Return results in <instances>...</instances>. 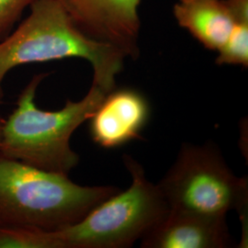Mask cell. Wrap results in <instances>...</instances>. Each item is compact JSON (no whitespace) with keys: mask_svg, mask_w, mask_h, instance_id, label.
Returning a JSON list of instances; mask_svg holds the SVG:
<instances>
[{"mask_svg":"<svg viewBox=\"0 0 248 248\" xmlns=\"http://www.w3.org/2000/svg\"><path fill=\"white\" fill-rule=\"evenodd\" d=\"M157 186L172 211L226 218L248 207V179L232 173L214 142L182 144Z\"/></svg>","mask_w":248,"mask_h":248,"instance_id":"5b68a950","label":"cell"},{"mask_svg":"<svg viewBox=\"0 0 248 248\" xmlns=\"http://www.w3.org/2000/svg\"><path fill=\"white\" fill-rule=\"evenodd\" d=\"M120 189L81 186L0 152V227L57 231L79 222Z\"/></svg>","mask_w":248,"mask_h":248,"instance_id":"7a4b0ae2","label":"cell"},{"mask_svg":"<svg viewBox=\"0 0 248 248\" xmlns=\"http://www.w3.org/2000/svg\"><path fill=\"white\" fill-rule=\"evenodd\" d=\"M124 163L131 186L99 202L79 222L53 231L56 248H131L167 216L169 204L142 165L128 155Z\"/></svg>","mask_w":248,"mask_h":248,"instance_id":"277c9868","label":"cell"},{"mask_svg":"<svg viewBox=\"0 0 248 248\" xmlns=\"http://www.w3.org/2000/svg\"><path fill=\"white\" fill-rule=\"evenodd\" d=\"M0 103H1V99H0ZM4 121H5V119L2 117L1 113H0V134H1V130H2V126L4 124Z\"/></svg>","mask_w":248,"mask_h":248,"instance_id":"7c38bea8","label":"cell"},{"mask_svg":"<svg viewBox=\"0 0 248 248\" xmlns=\"http://www.w3.org/2000/svg\"><path fill=\"white\" fill-rule=\"evenodd\" d=\"M81 32L136 59L141 0H59Z\"/></svg>","mask_w":248,"mask_h":248,"instance_id":"8992f818","label":"cell"},{"mask_svg":"<svg viewBox=\"0 0 248 248\" xmlns=\"http://www.w3.org/2000/svg\"><path fill=\"white\" fill-rule=\"evenodd\" d=\"M66 58L88 61L93 68L92 84L108 93L115 89L126 57L115 47L81 32L59 0H37L29 16L0 41V99L2 82L13 68Z\"/></svg>","mask_w":248,"mask_h":248,"instance_id":"6da1fadb","label":"cell"},{"mask_svg":"<svg viewBox=\"0 0 248 248\" xmlns=\"http://www.w3.org/2000/svg\"><path fill=\"white\" fill-rule=\"evenodd\" d=\"M149 117V102L140 91L115 88L89 119L90 136L102 148H117L139 138Z\"/></svg>","mask_w":248,"mask_h":248,"instance_id":"52a82bcc","label":"cell"},{"mask_svg":"<svg viewBox=\"0 0 248 248\" xmlns=\"http://www.w3.org/2000/svg\"><path fill=\"white\" fill-rule=\"evenodd\" d=\"M140 241L142 248H225L232 244L225 218L172 210Z\"/></svg>","mask_w":248,"mask_h":248,"instance_id":"ba28073f","label":"cell"},{"mask_svg":"<svg viewBox=\"0 0 248 248\" xmlns=\"http://www.w3.org/2000/svg\"><path fill=\"white\" fill-rule=\"evenodd\" d=\"M178 25L203 45L219 52L229 39L233 17L227 0H179L174 6Z\"/></svg>","mask_w":248,"mask_h":248,"instance_id":"9c48e42d","label":"cell"},{"mask_svg":"<svg viewBox=\"0 0 248 248\" xmlns=\"http://www.w3.org/2000/svg\"><path fill=\"white\" fill-rule=\"evenodd\" d=\"M47 76L35 75L19 94L2 126L0 152L37 169L68 175L79 162L70 145L72 134L94 114L107 92L92 84L79 101L67 99L59 110H44L36 106L35 97Z\"/></svg>","mask_w":248,"mask_h":248,"instance_id":"3957f363","label":"cell"},{"mask_svg":"<svg viewBox=\"0 0 248 248\" xmlns=\"http://www.w3.org/2000/svg\"><path fill=\"white\" fill-rule=\"evenodd\" d=\"M37 0H0V41L6 38L20 20L23 12Z\"/></svg>","mask_w":248,"mask_h":248,"instance_id":"8fae6325","label":"cell"},{"mask_svg":"<svg viewBox=\"0 0 248 248\" xmlns=\"http://www.w3.org/2000/svg\"><path fill=\"white\" fill-rule=\"evenodd\" d=\"M233 27L226 44L218 52L217 64L248 66V0H227Z\"/></svg>","mask_w":248,"mask_h":248,"instance_id":"30bf717a","label":"cell"}]
</instances>
